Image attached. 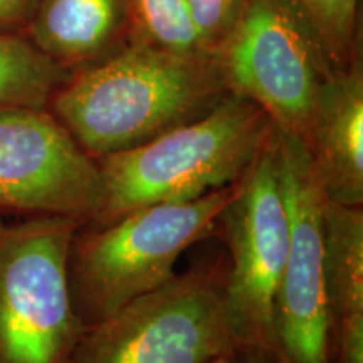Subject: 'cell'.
<instances>
[{"label":"cell","mask_w":363,"mask_h":363,"mask_svg":"<svg viewBox=\"0 0 363 363\" xmlns=\"http://www.w3.org/2000/svg\"><path fill=\"white\" fill-rule=\"evenodd\" d=\"M125 7L126 0H39L27 39L72 72L111 44Z\"/></svg>","instance_id":"obj_11"},{"label":"cell","mask_w":363,"mask_h":363,"mask_svg":"<svg viewBox=\"0 0 363 363\" xmlns=\"http://www.w3.org/2000/svg\"><path fill=\"white\" fill-rule=\"evenodd\" d=\"M207 363H267V362L251 360V358H242V357L225 355V357H217V358H214V360H211V362H207Z\"/></svg>","instance_id":"obj_18"},{"label":"cell","mask_w":363,"mask_h":363,"mask_svg":"<svg viewBox=\"0 0 363 363\" xmlns=\"http://www.w3.org/2000/svg\"><path fill=\"white\" fill-rule=\"evenodd\" d=\"M229 93L259 104L278 128L305 138L335 67L296 0H246L214 54Z\"/></svg>","instance_id":"obj_6"},{"label":"cell","mask_w":363,"mask_h":363,"mask_svg":"<svg viewBox=\"0 0 363 363\" xmlns=\"http://www.w3.org/2000/svg\"><path fill=\"white\" fill-rule=\"evenodd\" d=\"M79 217L0 216V363H71L84 331L67 261Z\"/></svg>","instance_id":"obj_5"},{"label":"cell","mask_w":363,"mask_h":363,"mask_svg":"<svg viewBox=\"0 0 363 363\" xmlns=\"http://www.w3.org/2000/svg\"><path fill=\"white\" fill-rule=\"evenodd\" d=\"M242 357L227 306V257L192 266L86 326L71 363H207ZM244 358V357H242Z\"/></svg>","instance_id":"obj_4"},{"label":"cell","mask_w":363,"mask_h":363,"mask_svg":"<svg viewBox=\"0 0 363 363\" xmlns=\"http://www.w3.org/2000/svg\"><path fill=\"white\" fill-rule=\"evenodd\" d=\"M187 6L203 52L212 59L239 21L246 0H187Z\"/></svg>","instance_id":"obj_16"},{"label":"cell","mask_w":363,"mask_h":363,"mask_svg":"<svg viewBox=\"0 0 363 363\" xmlns=\"http://www.w3.org/2000/svg\"><path fill=\"white\" fill-rule=\"evenodd\" d=\"M303 140L326 199L363 206V72L357 61L325 81Z\"/></svg>","instance_id":"obj_10"},{"label":"cell","mask_w":363,"mask_h":363,"mask_svg":"<svg viewBox=\"0 0 363 363\" xmlns=\"http://www.w3.org/2000/svg\"><path fill=\"white\" fill-rule=\"evenodd\" d=\"M99 195L98 162L48 108H0V216L88 222Z\"/></svg>","instance_id":"obj_9"},{"label":"cell","mask_w":363,"mask_h":363,"mask_svg":"<svg viewBox=\"0 0 363 363\" xmlns=\"http://www.w3.org/2000/svg\"><path fill=\"white\" fill-rule=\"evenodd\" d=\"M39 0H0V33L27 27L33 19Z\"/></svg>","instance_id":"obj_17"},{"label":"cell","mask_w":363,"mask_h":363,"mask_svg":"<svg viewBox=\"0 0 363 363\" xmlns=\"http://www.w3.org/2000/svg\"><path fill=\"white\" fill-rule=\"evenodd\" d=\"M138 27V40L177 56L211 59L203 52L187 0H126Z\"/></svg>","instance_id":"obj_14"},{"label":"cell","mask_w":363,"mask_h":363,"mask_svg":"<svg viewBox=\"0 0 363 363\" xmlns=\"http://www.w3.org/2000/svg\"><path fill=\"white\" fill-rule=\"evenodd\" d=\"M240 180L192 201L135 208L104 225L84 222L67 261L72 305L84 328L174 278L182 254L219 230Z\"/></svg>","instance_id":"obj_3"},{"label":"cell","mask_w":363,"mask_h":363,"mask_svg":"<svg viewBox=\"0 0 363 363\" xmlns=\"http://www.w3.org/2000/svg\"><path fill=\"white\" fill-rule=\"evenodd\" d=\"M308 13L335 69L350 66L353 56L358 0H296Z\"/></svg>","instance_id":"obj_15"},{"label":"cell","mask_w":363,"mask_h":363,"mask_svg":"<svg viewBox=\"0 0 363 363\" xmlns=\"http://www.w3.org/2000/svg\"><path fill=\"white\" fill-rule=\"evenodd\" d=\"M276 153L289 217V246L276 301L279 363H333L326 296L325 192L305 140L278 128Z\"/></svg>","instance_id":"obj_8"},{"label":"cell","mask_w":363,"mask_h":363,"mask_svg":"<svg viewBox=\"0 0 363 363\" xmlns=\"http://www.w3.org/2000/svg\"><path fill=\"white\" fill-rule=\"evenodd\" d=\"M323 238L333 335L342 321L363 318V206H342L325 197Z\"/></svg>","instance_id":"obj_12"},{"label":"cell","mask_w":363,"mask_h":363,"mask_svg":"<svg viewBox=\"0 0 363 363\" xmlns=\"http://www.w3.org/2000/svg\"><path fill=\"white\" fill-rule=\"evenodd\" d=\"M227 247V306L244 358L279 363L276 301L289 246L274 123L219 220Z\"/></svg>","instance_id":"obj_7"},{"label":"cell","mask_w":363,"mask_h":363,"mask_svg":"<svg viewBox=\"0 0 363 363\" xmlns=\"http://www.w3.org/2000/svg\"><path fill=\"white\" fill-rule=\"evenodd\" d=\"M69 74L27 38L0 33V108H48Z\"/></svg>","instance_id":"obj_13"},{"label":"cell","mask_w":363,"mask_h":363,"mask_svg":"<svg viewBox=\"0 0 363 363\" xmlns=\"http://www.w3.org/2000/svg\"><path fill=\"white\" fill-rule=\"evenodd\" d=\"M229 94L214 59L177 56L135 40L72 71L48 110L94 160L203 115Z\"/></svg>","instance_id":"obj_1"},{"label":"cell","mask_w":363,"mask_h":363,"mask_svg":"<svg viewBox=\"0 0 363 363\" xmlns=\"http://www.w3.org/2000/svg\"><path fill=\"white\" fill-rule=\"evenodd\" d=\"M271 126L259 104L229 93L187 123L98 158L101 195L86 224L104 225L135 208L192 201L234 184L251 167Z\"/></svg>","instance_id":"obj_2"}]
</instances>
